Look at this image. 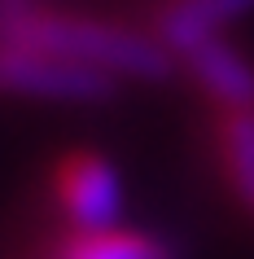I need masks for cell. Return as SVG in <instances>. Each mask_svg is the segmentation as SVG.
I'll return each instance as SVG.
<instances>
[{"label": "cell", "mask_w": 254, "mask_h": 259, "mask_svg": "<svg viewBox=\"0 0 254 259\" xmlns=\"http://www.w3.org/2000/svg\"><path fill=\"white\" fill-rule=\"evenodd\" d=\"M0 40L62 53L70 62L106 70L110 79H167L171 70V49L154 31L35 0H0Z\"/></svg>", "instance_id": "6da1fadb"}, {"label": "cell", "mask_w": 254, "mask_h": 259, "mask_svg": "<svg viewBox=\"0 0 254 259\" xmlns=\"http://www.w3.org/2000/svg\"><path fill=\"white\" fill-rule=\"evenodd\" d=\"M114 88H119V79H110L96 66L70 62L62 53H44V49H31V44L0 40V93L92 106V101H106Z\"/></svg>", "instance_id": "7a4b0ae2"}, {"label": "cell", "mask_w": 254, "mask_h": 259, "mask_svg": "<svg viewBox=\"0 0 254 259\" xmlns=\"http://www.w3.org/2000/svg\"><path fill=\"white\" fill-rule=\"evenodd\" d=\"M48 193H53L57 215L70 229H106L119 224L123 206V185L110 158L96 150H70L62 154L48 171Z\"/></svg>", "instance_id": "3957f363"}, {"label": "cell", "mask_w": 254, "mask_h": 259, "mask_svg": "<svg viewBox=\"0 0 254 259\" xmlns=\"http://www.w3.org/2000/svg\"><path fill=\"white\" fill-rule=\"evenodd\" d=\"M180 57H184L193 83H197L219 110H245V106H254V66L228 40L211 35V40L184 49Z\"/></svg>", "instance_id": "277c9868"}, {"label": "cell", "mask_w": 254, "mask_h": 259, "mask_svg": "<svg viewBox=\"0 0 254 259\" xmlns=\"http://www.w3.org/2000/svg\"><path fill=\"white\" fill-rule=\"evenodd\" d=\"M250 9H254V0H158L154 35L171 53H184V49L211 40L219 27H228L232 18L250 14Z\"/></svg>", "instance_id": "5b68a950"}, {"label": "cell", "mask_w": 254, "mask_h": 259, "mask_svg": "<svg viewBox=\"0 0 254 259\" xmlns=\"http://www.w3.org/2000/svg\"><path fill=\"white\" fill-rule=\"evenodd\" d=\"M53 259H175V250L145 229L106 224V229H66V237L53 246Z\"/></svg>", "instance_id": "8992f818"}, {"label": "cell", "mask_w": 254, "mask_h": 259, "mask_svg": "<svg viewBox=\"0 0 254 259\" xmlns=\"http://www.w3.org/2000/svg\"><path fill=\"white\" fill-rule=\"evenodd\" d=\"M215 150H219V171H224L228 189L237 193L241 202H254V106L219 110Z\"/></svg>", "instance_id": "52a82bcc"}]
</instances>
